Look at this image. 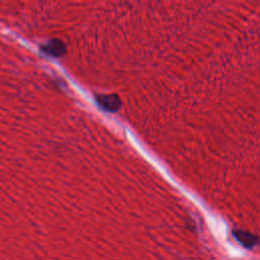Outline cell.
<instances>
[{"instance_id":"1","label":"cell","mask_w":260,"mask_h":260,"mask_svg":"<svg viewBox=\"0 0 260 260\" xmlns=\"http://www.w3.org/2000/svg\"><path fill=\"white\" fill-rule=\"evenodd\" d=\"M96 103L108 112H116L121 107V100L117 94H102L96 98Z\"/></svg>"},{"instance_id":"2","label":"cell","mask_w":260,"mask_h":260,"mask_svg":"<svg viewBox=\"0 0 260 260\" xmlns=\"http://www.w3.org/2000/svg\"><path fill=\"white\" fill-rule=\"evenodd\" d=\"M42 51L53 57H60L65 53V44L60 40H51L41 47Z\"/></svg>"},{"instance_id":"3","label":"cell","mask_w":260,"mask_h":260,"mask_svg":"<svg viewBox=\"0 0 260 260\" xmlns=\"http://www.w3.org/2000/svg\"><path fill=\"white\" fill-rule=\"evenodd\" d=\"M235 237L240 243H242L246 247H252L257 242V238L254 235L243 231H237L235 233Z\"/></svg>"}]
</instances>
